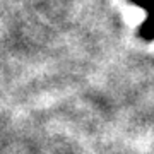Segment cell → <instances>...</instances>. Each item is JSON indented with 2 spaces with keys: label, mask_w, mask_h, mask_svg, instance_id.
<instances>
[{
  "label": "cell",
  "mask_w": 154,
  "mask_h": 154,
  "mask_svg": "<svg viewBox=\"0 0 154 154\" xmlns=\"http://www.w3.org/2000/svg\"><path fill=\"white\" fill-rule=\"evenodd\" d=\"M128 2L146 11V21L139 28V36L147 43L154 41V0H128Z\"/></svg>",
  "instance_id": "6da1fadb"
}]
</instances>
